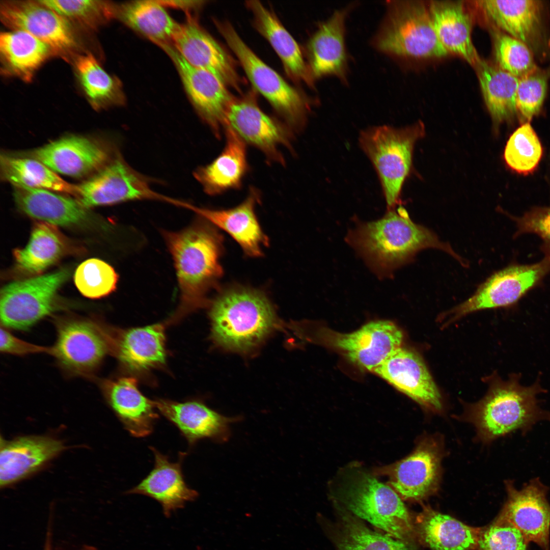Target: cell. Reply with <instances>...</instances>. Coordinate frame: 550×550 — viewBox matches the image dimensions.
<instances>
[{"label":"cell","instance_id":"obj_1","mask_svg":"<svg viewBox=\"0 0 550 550\" xmlns=\"http://www.w3.org/2000/svg\"><path fill=\"white\" fill-rule=\"evenodd\" d=\"M346 240L379 278L391 277L396 269L426 249L444 251L466 265L448 243L440 240L429 229L415 223L401 207L397 211L388 210L377 220L358 222L348 233Z\"/></svg>","mask_w":550,"mask_h":550},{"label":"cell","instance_id":"obj_2","mask_svg":"<svg viewBox=\"0 0 550 550\" xmlns=\"http://www.w3.org/2000/svg\"><path fill=\"white\" fill-rule=\"evenodd\" d=\"M162 233L180 290L179 305L173 317L175 320L209 302L207 293L223 274L219 263L223 239L214 226L201 217L182 230Z\"/></svg>","mask_w":550,"mask_h":550},{"label":"cell","instance_id":"obj_3","mask_svg":"<svg viewBox=\"0 0 550 550\" xmlns=\"http://www.w3.org/2000/svg\"><path fill=\"white\" fill-rule=\"evenodd\" d=\"M543 392L538 381L520 384L518 375L506 381L496 378L486 396L467 407L462 419L474 425L485 442L516 431L526 433L539 422H550V413L539 406L537 398Z\"/></svg>","mask_w":550,"mask_h":550},{"label":"cell","instance_id":"obj_4","mask_svg":"<svg viewBox=\"0 0 550 550\" xmlns=\"http://www.w3.org/2000/svg\"><path fill=\"white\" fill-rule=\"evenodd\" d=\"M212 337L225 348L244 352L259 345L279 325L265 295L247 288L230 289L212 302Z\"/></svg>","mask_w":550,"mask_h":550},{"label":"cell","instance_id":"obj_5","mask_svg":"<svg viewBox=\"0 0 550 550\" xmlns=\"http://www.w3.org/2000/svg\"><path fill=\"white\" fill-rule=\"evenodd\" d=\"M386 13L371 40L393 59L443 58L449 53L434 31L429 6L420 1H387Z\"/></svg>","mask_w":550,"mask_h":550},{"label":"cell","instance_id":"obj_6","mask_svg":"<svg viewBox=\"0 0 550 550\" xmlns=\"http://www.w3.org/2000/svg\"><path fill=\"white\" fill-rule=\"evenodd\" d=\"M423 123L397 128L388 125L363 130L359 145L378 175L388 210L400 202L403 183L411 166L416 142L424 134Z\"/></svg>","mask_w":550,"mask_h":550},{"label":"cell","instance_id":"obj_7","mask_svg":"<svg viewBox=\"0 0 550 550\" xmlns=\"http://www.w3.org/2000/svg\"><path fill=\"white\" fill-rule=\"evenodd\" d=\"M340 500L347 511L395 538L411 543L415 522L403 500L391 486L360 472L342 488Z\"/></svg>","mask_w":550,"mask_h":550},{"label":"cell","instance_id":"obj_8","mask_svg":"<svg viewBox=\"0 0 550 550\" xmlns=\"http://www.w3.org/2000/svg\"><path fill=\"white\" fill-rule=\"evenodd\" d=\"M215 24L253 88L267 100L292 131L301 129L310 109L309 98L259 58L230 22L215 20Z\"/></svg>","mask_w":550,"mask_h":550},{"label":"cell","instance_id":"obj_9","mask_svg":"<svg viewBox=\"0 0 550 550\" xmlns=\"http://www.w3.org/2000/svg\"><path fill=\"white\" fill-rule=\"evenodd\" d=\"M491 26L519 40L537 63H550V4L543 0L475 2Z\"/></svg>","mask_w":550,"mask_h":550},{"label":"cell","instance_id":"obj_10","mask_svg":"<svg viewBox=\"0 0 550 550\" xmlns=\"http://www.w3.org/2000/svg\"><path fill=\"white\" fill-rule=\"evenodd\" d=\"M68 269L14 282L1 291L2 326L26 330L52 313L57 305V292L69 276Z\"/></svg>","mask_w":550,"mask_h":550},{"label":"cell","instance_id":"obj_11","mask_svg":"<svg viewBox=\"0 0 550 550\" xmlns=\"http://www.w3.org/2000/svg\"><path fill=\"white\" fill-rule=\"evenodd\" d=\"M1 20L12 30L26 32L45 43L54 55L74 59L80 46L73 26L40 1H3Z\"/></svg>","mask_w":550,"mask_h":550},{"label":"cell","instance_id":"obj_12","mask_svg":"<svg viewBox=\"0 0 550 550\" xmlns=\"http://www.w3.org/2000/svg\"><path fill=\"white\" fill-rule=\"evenodd\" d=\"M57 332L50 354L71 374L92 375L112 349V336L89 319H61L57 322Z\"/></svg>","mask_w":550,"mask_h":550},{"label":"cell","instance_id":"obj_13","mask_svg":"<svg viewBox=\"0 0 550 550\" xmlns=\"http://www.w3.org/2000/svg\"><path fill=\"white\" fill-rule=\"evenodd\" d=\"M549 271L550 260L545 257L535 264L508 266L492 275L470 298L441 318L448 324L475 311L512 305Z\"/></svg>","mask_w":550,"mask_h":550},{"label":"cell","instance_id":"obj_14","mask_svg":"<svg viewBox=\"0 0 550 550\" xmlns=\"http://www.w3.org/2000/svg\"><path fill=\"white\" fill-rule=\"evenodd\" d=\"M77 200L86 208L138 200H157L178 206L180 201L155 192L119 157L76 185Z\"/></svg>","mask_w":550,"mask_h":550},{"label":"cell","instance_id":"obj_15","mask_svg":"<svg viewBox=\"0 0 550 550\" xmlns=\"http://www.w3.org/2000/svg\"><path fill=\"white\" fill-rule=\"evenodd\" d=\"M440 437L423 436L407 456L387 469L391 486L402 500L419 501L435 493L444 454Z\"/></svg>","mask_w":550,"mask_h":550},{"label":"cell","instance_id":"obj_16","mask_svg":"<svg viewBox=\"0 0 550 550\" xmlns=\"http://www.w3.org/2000/svg\"><path fill=\"white\" fill-rule=\"evenodd\" d=\"M318 331L324 343L341 350L352 363L370 371L401 347L403 339L402 331L388 320L371 321L350 333L326 328Z\"/></svg>","mask_w":550,"mask_h":550},{"label":"cell","instance_id":"obj_17","mask_svg":"<svg viewBox=\"0 0 550 550\" xmlns=\"http://www.w3.org/2000/svg\"><path fill=\"white\" fill-rule=\"evenodd\" d=\"M506 501L497 518L517 529L529 543L549 550L550 504L548 487L534 478L517 488L511 480L505 481Z\"/></svg>","mask_w":550,"mask_h":550},{"label":"cell","instance_id":"obj_18","mask_svg":"<svg viewBox=\"0 0 550 550\" xmlns=\"http://www.w3.org/2000/svg\"><path fill=\"white\" fill-rule=\"evenodd\" d=\"M226 125L245 143L260 150L269 160L285 163L280 148H291L293 131L284 122L264 112L253 94L235 98L227 113Z\"/></svg>","mask_w":550,"mask_h":550},{"label":"cell","instance_id":"obj_19","mask_svg":"<svg viewBox=\"0 0 550 550\" xmlns=\"http://www.w3.org/2000/svg\"><path fill=\"white\" fill-rule=\"evenodd\" d=\"M175 64L185 90L201 118L219 137L228 108L235 99L215 75L189 64L170 43L159 44Z\"/></svg>","mask_w":550,"mask_h":550},{"label":"cell","instance_id":"obj_20","mask_svg":"<svg viewBox=\"0 0 550 550\" xmlns=\"http://www.w3.org/2000/svg\"><path fill=\"white\" fill-rule=\"evenodd\" d=\"M187 16L171 44L189 64L210 72L227 87L241 92L242 81L233 58L195 17Z\"/></svg>","mask_w":550,"mask_h":550},{"label":"cell","instance_id":"obj_21","mask_svg":"<svg viewBox=\"0 0 550 550\" xmlns=\"http://www.w3.org/2000/svg\"><path fill=\"white\" fill-rule=\"evenodd\" d=\"M111 152L101 142L90 138L70 135L38 148L29 156L56 173L74 178L95 174L107 164Z\"/></svg>","mask_w":550,"mask_h":550},{"label":"cell","instance_id":"obj_22","mask_svg":"<svg viewBox=\"0 0 550 550\" xmlns=\"http://www.w3.org/2000/svg\"><path fill=\"white\" fill-rule=\"evenodd\" d=\"M350 7L337 10L321 22L306 47L307 63L315 82L333 76L348 82V56L345 44V22Z\"/></svg>","mask_w":550,"mask_h":550},{"label":"cell","instance_id":"obj_23","mask_svg":"<svg viewBox=\"0 0 550 550\" xmlns=\"http://www.w3.org/2000/svg\"><path fill=\"white\" fill-rule=\"evenodd\" d=\"M373 372L424 408L436 413L442 410L439 390L415 351L401 346Z\"/></svg>","mask_w":550,"mask_h":550},{"label":"cell","instance_id":"obj_24","mask_svg":"<svg viewBox=\"0 0 550 550\" xmlns=\"http://www.w3.org/2000/svg\"><path fill=\"white\" fill-rule=\"evenodd\" d=\"M64 449L62 443L44 436H24L11 441L1 438L0 485L5 487L38 471Z\"/></svg>","mask_w":550,"mask_h":550},{"label":"cell","instance_id":"obj_25","mask_svg":"<svg viewBox=\"0 0 550 550\" xmlns=\"http://www.w3.org/2000/svg\"><path fill=\"white\" fill-rule=\"evenodd\" d=\"M157 409L173 423L192 446L203 438L225 442L230 435V425L239 419L225 417L198 401L178 402L154 401Z\"/></svg>","mask_w":550,"mask_h":550},{"label":"cell","instance_id":"obj_26","mask_svg":"<svg viewBox=\"0 0 550 550\" xmlns=\"http://www.w3.org/2000/svg\"><path fill=\"white\" fill-rule=\"evenodd\" d=\"M260 196L257 189L251 188L243 202L234 208L213 210L191 205L189 210L229 233L248 256L260 257L262 248L268 245V239L255 214V208L260 200Z\"/></svg>","mask_w":550,"mask_h":550},{"label":"cell","instance_id":"obj_27","mask_svg":"<svg viewBox=\"0 0 550 550\" xmlns=\"http://www.w3.org/2000/svg\"><path fill=\"white\" fill-rule=\"evenodd\" d=\"M154 455V466L149 474L136 486L128 490V494L149 497L161 505L164 514L169 517L175 510L182 508L187 502L194 501L198 492L186 484L182 472L184 453L176 462H171L167 456L155 448L150 447Z\"/></svg>","mask_w":550,"mask_h":550},{"label":"cell","instance_id":"obj_28","mask_svg":"<svg viewBox=\"0 0 550 550\" xmlns=\"http://www.w3.org/2000/svg\"><path fill=\"white\" fill-rule=\"evenodd\" d=\"M102 390L111 407L131 435L144 437L152 432L158 418L155 402L140 392L134 378L106 380Z\"/></svg>","mask_w":550,"mask_h":550},{"label":"cell","instance_id":"obj_29","mask_svg":"<svg viewBox=\"0 0 550 550\" xmlns=\"http://www.w3.org/2000/svg\"><path fill=\"white\" fill-rule=\"evenodd\" d=\"M245 5L253 14L254 27L278 54L288 77L314 88L315 81L300 47L275 13L258 1H246Z\"/></svg>","mask_w":550,"mask_h":550},{"label":"cell","instance_id":"obj_30","mask_svg":"<svg viewBox=\"0 0 550 550\" xmlns=\"http://www.w3.org/2000/svg\"><path fill=\"white\" fill-rule=\"evenodd\" d=\"M428 6L434 31L443 47L476 67L482 59L472 42V20L463 2L434 1Z\"/></svg>","mask_w":550,"mask_h":550},{"label":"cell","instance_id":"obj_31","mask_svg":"<svg viewBox=\"0 0 550 550\" xmlns=\"http://www.w3.org/2000/svg\"><path fill=\"white\" fill-rule=\"evenodd\" d=\"M112 350L128 370L142 372L166 360L163 326L155 324L123 331L112 336Z\"/></svg>","mask_w":550,"mask_h":550},{"label":"cell","instance_id":"obj_32","mask_svg":"<svg viewBox=\"0 0 550 550\" xmlns=\"http://www.w3.org/2000/svg\"><path fill=\"white\" fill-rule=\"evenodd\" d=\"M224 129L223 150L211 163L195 173L204 191L211 195L239 188L248 170L246 143L229 126L225 125Z\"/></svg>","mask_w":550,"mask_h":550},{"label":"cell","instance_id":"obj_33","mask_svg":"<svg viewBox=\"0 0 550 550\" xmlns=\"http://www.w3.org/2000/svg\"><path fill=\"white\" fill-rule=\"evenodd\" d=\"M13 197L21 212L56 226L81 224L90 216L88 208L77 199L50 190L14 186Z\"/></svg>","mask_w":550,"mask_h":550},{"label":"cell","instance_id":"obj_34","mask_svg":"<svg viewBox=\"0 0 550 550\" xmlns=\"http://www.w3.org/2000/svg\"><path fill=\"white\" fill-rule=\"evenodd\" d=\"M415 526L416 534L432 550L474 549L483 529L466 525L429 507H424Z\"/></svg>","mask_w":550,"mask_h":550},{"label":"cell","instance_id":"obj_35","mask_svg":"<svg viewBox=\"0 0 550 550\" xmlns=\"http://www.w3.org/2000/svg\"><path fill=\"white\" fill-rule=\"evenodd\" d=\"M0 55L4 75L29 82L41 66L54 54L49 46L32 35L11 30L1 33Z\"/></svg>","mask_w":550,"mask_h":550},{"label":"cell","instance_id":"obj_36","mask_svg":"<svg viewBox=\"0 0 550 550\" xmlns=\"http://www.w3.org/2000/svg\"><path fill=\"white\" fill-rule=\"evenodd\" d=\"M328 533L337 550H414L411 543L373 530L362 520L341 510Z\"/></svg>","mask_w":550,"mask_h":550},{"label":"cell","instance_id":"obj_37","mask_svg":"<svg viewBox=\"0 0 550 550\" xmlns=\"http://www.w3.org/2000/svg\"><path fill=\"white\" fill-rule=\"evenodd\" d=\"M67 249V242L56 226L38 222L27 245L14 251L16 268L24 274H39L59 260Z\"/></svg>","mask_w":550,"mask_h":550},{"label":"cell","instance_id":"obj_38","mask_svg":"<svg viewBox=\"0 0 550 550\" xmlns=\"http://www.w3.org/2000/svg\"><path fill=\"white\" fill-rule=\"evenodd\" d=\"M476 68L482 94L494 124L498 125L517 116L516 102L519 78L495 64L482 60Z\"/></svg>","mask_w":550,"mask_h":550},{"label":"cell","instance_id":"obj_39","mask_svg":"<svg viewBox=\"0 0 550 550\" xmlns=\"http://www.w3.org/2000/svg\"><path fill=\"white\" fill-rule=\"evenodd\" d=\"M115 18L156 45L171 43L180 25L159 1H136L116 4Z\"/></svg>","mask_w":550,"mask_h":550},{"label":"cell","instance_id":"obj_40","mask_svg":"<svg viewBox=\"0 0 550 550\" xmlns=\"http://www.w3.org/2000/svg\"><path fill=\"white\" fill-rule=\"evenodd\" d=\"M73 64L81 89L95 109L100 110L124 102L120 82L107 73L92 54H78L73 59Z\"/></svg>","mask_w":550,"mask_h":550},{"label":"cell","instance_id":"obj_41","mask_svg":"<svg viewBox=\"0 0 550 550\" xmlns=\"http://www.w3.org/2000/svg\"><path fill=\"white\" fill-rule=\"evenodd\" d=\"M2 178L14 186L43 189L76 196V185L71 184L33 158H21L1 154Z\"/></svg>","mask_w":550,"mask_h":550},{"label":"cell","instance_id":"obj_42","mask_svg":"<svg viewBox=\"0 0 550 550\" xmlns=\"http://www.w3.org/2000/svg\"><path fill=\"white\" fill-rule=\"evenodd\" d=\"M60 15L73 26L94 31L115 18V5L110 2L97 0L40 1Z\"/></svg>","mask_w":550,"mask_h":550},{"label":"cell","instance_id":"obj_43","mask_svg":"<svg viewBox=\"0 0 550 550\" xmlns=\"http://www.w3.org/2000/svg\"><path fill=\"white\" fill-rule=\"evenodd\" d=\"M490 29L497 66L518 78L538 66L532 52L525 44L495 27L491 26Z\"/></svg>","mask_w":550,"mask_h":550},{"label":"cell","instance_id":"obj_44","mask_svg":"<svg viewBox=\"0 0 550 550\" xmlns=\"http://www.w3.org/2000/svg\"><path fill=\"white\" fill-rule=\"evenodd\" d=\"M542 155V147L529 122L523 123L510 136L505 147L504 159L514 171L522 174L533 172Z\"/></svg>","mask_w":550,"mask_h":550},{"label":"cell","instance_id":"obj_45","mask_svg":"<svg viewBox=\"0 0 550 550\" xmlns=\"http://www.w3.org/2000/svg\"><path fill=\"white\" fill-rule=\"evenodd\" d=\"M550 81V63L545 67L538 66L519 78L517 94V116L524 123L539 114L545 99Z\"/></svg>","mask_w":550,"mask_h":550},{"label":"cell","instance_id":"obj_46","mask_svg":"<svg viewBox=\"0 0 550 550\" xmlns=\"http://www.w3.org/2000/svg\"><path fill=\"white\" fill-rule=\"evenodd\" d=\"M118 275L106 262L96 258L88 259L77 268L74 282L80 292L90 298L104 297L116 288Z\"/></svg>","mask_w":550,"mask_h":550},{"label":"cell","instance_id":"obj_47","mask_svg":"<svg viewBox=\"0 0 550 550\" xmlns=\"http://www.w3.org/2000/svg\"><path fill=\"white\" fill-rule=\"evenodd\" d=\"M528 544L515 527L496 519L483 529L477 547L479 550H527Z\"/></svg>","mask_w":550,"mask_h":550},{"label":"cell","instance_id":"obj_48","mask_svg":"<svg viewBox=\"0 0 550 550\" xmlns=\"http://www.w3.org/2000/svg\"><path fill=\"white\" fill-rule=\"evenodd\" d=\"M516 235L534 233L543 240L542 250L545 258L550 260V208L534 209L515 219Z\"/></svg>","mask_w":550,"mask_h":550},{"label":"cell","instance_id":"obj_49","mask_svg":"<svg viewBox=\"0 0 550 550\" xmlns=\"http://www.w3.org/2000/svg\"><path fill=\"white\" fill-rule=\"evenodd\" d=\"M0 350L4 353L20 356L43 352L50 354L51 347L41 346L23 341L14 336L6 327L2 325Z\"/></svg>","mask_w":550,"mask_h":550},{"label":"cell","instance_id":"obj_50","mask_svg":"<svg viewBox=\"0 0 550 550\" xmlns=\"http://www.w3.org/2000/svg\"><path fill=\"white\" fill-rule=\"evenodd\" d=\"M164 7L181 9L187 15H191L190 12L201 8L205 1H159Z\"/></svg>","mask_w":550,"mask_h":550},{"label":"cell","instance_id":"obj_51","mask_svg":"<svg viewBox=\"0 0 550 550\" xmlns=\"http://www.w3.org/2000/svg\"><path fill=\"white\" fill-rule=\"evenodd\" d=\"M50 532L49 531V533H47V538H46V542H45V546H44V550H52L51 546V541H50ZM80 550H97V549L94 546L87 545V546H85L83 547H82L81 549H80Z\"/></svg>","mask_w":550,"mask_h":550}]
</instances>
